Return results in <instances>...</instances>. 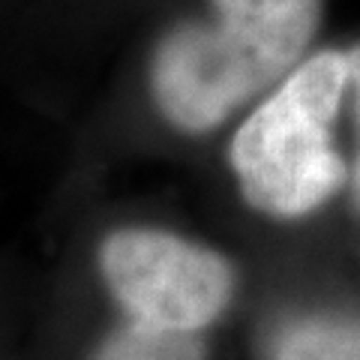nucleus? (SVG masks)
I'll return each instance as SVG.
<instances>
[{"mask_svg":"<svg viewBox=\"0 0 360 360\" xmlns=\"http://www.w3.org/2000/svg\"><path fill=\"white\" fill-rule=\"evenodd\" d=\"M324 0H205V13L168 27L150 58L156 108L174 129L222 127L307 58Z\"/></svg>","mask_w":360,"mask_h":360,"instance_id":"1","label":"nucleus"},{"mask_svg":"<svg viewBox=\"0 0 360 360\" xmlns=\"http://www.w3.org/2000/svg\"><path fill=\"white\" fill-rule=\"evenodd\" d=\"M348 49L307 54L231 139V168L243 198L276 219L319 210L345 184L333 123L348 96Z\"/></svg>","mask_w":360,"mask_h":360,"instance_id":"2","label":"nucleus"},{"mask_svg":"<svg viewBox=\"0 0 360 360\" xmlns=\"http://www.w3.org/2000/svg\"><path fill=\"white\" fill-rule=\"evenodd\" d=\"M99 274L127 319L205 330L231 307L238 276L225 255L162 229H117L99 243Z\"/></svg>","mask_w":360,"mask_h":360,"instance_id":"3","label":"nucleus"},{"mask_svg":"<svg viewBox=\"0 0 360 360\" xmlns=\"http://www.w3.org/2000/svg\"><path fill=\"white\" fill-rule=\"evenodd\" d=\"M264 360H360V319L315 312L283 321Z\"/></svg>","mask_w":360,"mask_h":360,"instance_id":"4","label":"nucleus"},{"mask_svg":"<svg viewBox=\"0 0 360 360\" xmlns=\"http://www.w3.org/2000/svg\"><path fill=\"white\" fill-rule=\"evenodd\" d=\"M84 360H210V348L201 330L127 319Z\"/></svg>","mask_w":360,"mask_h":360,"instance_id":"5","label":"nucleus"},{"mask_svg":"<svg viewBox=\"0 0 360 360\" xmlns=\"http://www.w3.org/2000/svg\"><path fill=\"white\" fill-rule=\"evenodd\" d=\"M348 70H352V84H348V90L354 94V108H357V123H360V45L348 49ZM352 186H354V201L360 207V150H357L354 174H352Z\"/></svg>","mask_w":360,"mask_h":360,"instance_id":"6","label":"nucleus"}]
</instances>
